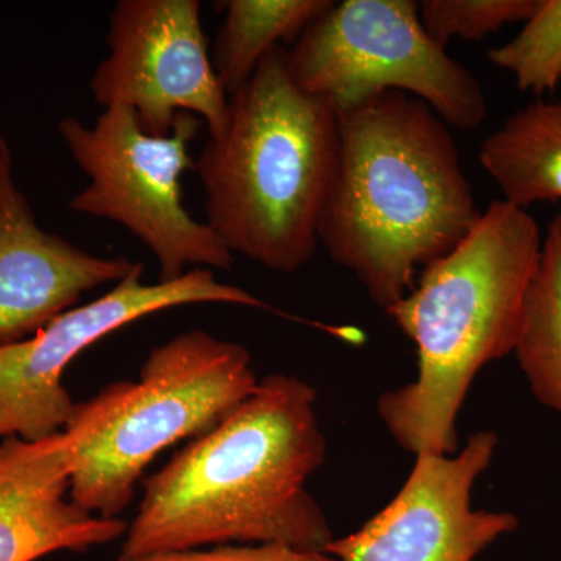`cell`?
I'll return each mask as SVG.
<instances>
[{
	"mask_svg": "<svg viewBox=\"0 0 561 561\" xmlns=\"http://www.w3.org/2000/svg\"><path fill=\"white\" fill-rule=\"evenodd\" d=\"M316 401L297 376L261 379L219 426L146 482L119 560L260 542L327 551L334 535L306 489L327 459Z\"/></svg>",
	"mask_w": 561,
	"mask_h": 561,
	"instance_id": "1",
	"label": "cell"
},
{
	"mask_svg": "<svg viewBox=\"0 0 561 561\" xmlns=\"http://www.w3.org/2000/svg\"><path fill=\"white\" fill-rule=\"evenodd\" d=\"M337 114L341 153L319 242L389 311L481 210L449 125L430 105L383 92Z\"/></svg>",
	"mask_w": 561,
	"mask_h": 561,
	"instance_id": "2",
	"label": "cell"
},
{
	"mask_svg": "<svg viewBox=\"0 0 561 561\" xmlns=\"http://www.w3.org/2000/svg\"><path fill=\"white\" fill-rule=\"evenodd\" d=\"M541 245L527 209L493 202L387 311L419 353L415 381L378 400L379 419L402 449L457 453L456 423L472 381L515 350Z\"/></svg>",
	"mask_w": 561,
	"mask_h": 561,
	"instance_id": "3",
	"label": "cell"
},
{
	"mask_svg": "<svg viewBox=\"0 0 561 561\" xmlns=\"http://www.w3.org/2000/svg\"><path fill=\"white\" fill-rule=\"evenodd\" d=\"M341 153L339 114L275 47L230 94L228 124L195 162L206 224L231 251L294 273L312 260Z\"/></svg>",
	"mask_w": 561,
	"mask_h": 561,
	"instance_id": "4",
	"label": "cell"
},
{
	"mask_svg": "<svg viewBox=\"0 0 561 561\" xmlns=\"http://www.w3.org/2000/svg\"><path fill=\"white\" fill-rule=\"evenodd\" d=\"M250 351L202 330L157 348L138 381L108 383L70 416V500L119 518L147 467L171 446L194 440L230 416L256 390Z\"/></svg>",
	"mask_w": 561,
	"mask_h": 561,
	"instance_id": "5",
	"label": "cell"
},
{
	"mask_svg": "<svg viewBox=\"0 0 561 561\" xmlns=\"http://www.w3.org/2000/svg\"><path fill=\"white\" fill-rule=\"evenodd\" d=\"M202 124L181 113L169 135H150L121 105L102 110L92 125L77 117L58 122L70 157L90 179L69 209L130 231L157 260L160 283L191 268L228 272L234 265V254L183 203L181 179L195 171L190 147Z\"/></svg>",
	"mask_w": 561,
	"mask_h": 561,
	"instance_id": "6",
	"label": "cell"
},
{
	"mask_svg": "<svg viewBox=\"0 0 561 561\" xmlns=\"http://www.w3.org/2000/svg\"><path fill=\"white\" fill-rule=\"evenodd\" d=\"M287 62L302 90L335 110L402 92L463 131L489 111L474 73L427 35L412 0L332 2L287 49Z\"/></svg>",
	"mask_w": 561,
	"mask_h": 561,
	"instance_id": "7",
	"label": "cell"
},
{
	"mask_svg": "<svg viewBox=\"0 0 561 561\" xmlns=\"http://www.w3.org/2000/svg\"><path fill=\"white\" fill-rule=\"evenodd\" d=\"M144 264L98 300L73 306L31 337L0 345V440L38 442L68 426L77 402L62 383L70 362L106 335L144 317L180 306L219 302L268 309L253 294L220 283L209 268H191L179 279L146 284Z\"/></svg>",
	"mask_w": 561,
	"mask_h": 561,
	"instance_id": "8",
	"label": "cell"
},
{
	"mask_svg": "<svg viewBox=\"0 0 561 561\" xmlns=\"http://www.w3.org/2000/svg\"><path fill=\"white\" fill-rule=\"evenodd\" d=\"M198 0H119L111 11L108 55L95 68L92 98L131 110L150 135H169L181 113L194 114L209 138L228 124L230 98L220 83Z\"/></svg>",
	"mask_w": 561,
	"mask_h": 561,
	"instance_id": "9",
	"label": "cell"
},
{
	"mask_svg": "<svg viewBox=\"0 0 561 561\" xmlns=\"http://www.w3.org/2000/svg\"><path fill=\"white\" fill-rule=\"evenodd\" d=\"M496 448L497 435L481 431L459 454L415 456L397 496L327 552L335 561H474L519 524L511 512L471 507V491Z\"/></svg>",
	"mask_w": 561,
	"mask_h": 561,
	"instance_id": "10",
	"label": "cell"
},
{
	"mask_svg": "<svg viewBox=\"0 0 561 561\" xmlns=\"http://www.w3.org/2000/svg\"><path fill=\"white\" fill-rule=\"evenodd\" d=\"M135 264L88 253L43 230L14 179L10 144L0 136V345L31 337L81 295L119 283Z\"/></svg>",
	"mask_w": 561,
	"mask_h": 561,
	"instance_id": "11",
	"label": "cell"
},
{
	"mask_svg": "<svg viewBox=\"0 0 561 561\" xmlns=\"http://www.w3.org/2000/svg\"><path fill=\"white\" fill-rule=\"evenodd\" d=\"M68 432L38 442L0 440V561H36L119 540L128 524L83 511L69 496Z\"/></svg>",
	"mask_w": 561,
	"mask_h": 561,
	"instance_id": "12",
	"label": "cell"
},
{
	"mask_svg": "<svg viewBox=\"0 0 561 561\" xmlns=\"http://www.w3.org/2000/svg\"><path fill=\"white\" fill-rule=\"evenodd\" d=\"M479 160L511 205L561 201V95L516 110L483 140Z\"/></svg>",
	"mask_w": 561,
	"mask_h": 561,
	"instance_id": "13",
	"label": "cell"
},
{
	"mask_svg": "<svg viewBox=\"0 0 561 561\" xmlns=\"http://www.w3.org/2000/svg\"><path fill=\"white\" fill-rule=\"evenodd\" d=\"M334 0H230L214 41V70L228 94L278 46H294Z\"/></svg>",
	"mask_w": 561,
	"mask_h": 561,
	"instance_id": "14",
	"label": "cell"
},
{
	"mask_svg": "<svg viewBox=\"0 0 561 561\" xmlns=\"http://www.w3.org/2000/svg\"><path fill=\"white\" fill-rule=\"evenodd\" d=\"M513 356L535 400L561 416V213L542 238Z\"/></svg>",
	"mask_w": 561,
	"mask_h": 561,
	"instance_id": "15",
	"label": "cell"
},
{
	"mask_svg": "<svg viewBox=\"0 0 561 561\" xmlns=\"http://www.w3.org/2000/svg\"><path fill=\"white\" fill-rule=\"evenodd\" d=\"M489 60L512 73L522 91H556L561 83V0H541L523 31L491 49Z\"/></svg>",
	"mask_w": 561,
	"mask_h": 561,
	"instance_id": "16",
	"label": "cell"
},
{
	"mask_svg": "<svg viewBox=\"0 0 561 561\" xmlns=\"http://www.w3.org/2000/svg\"><path fill=\"white\" fill-rule=\"evenodd\" d=\"M541 0H424L419 14L424 31L446 49L449 41H481L508 24L526 22Z\"/></svg>",
	"mask_w": 561,
	"mask_h": 561,
	"instance_id": "17",
	"label": "cell"
},
{
	"mask_svg": "<svg viewBox=\"0 0 561 561\" xmlns=\"http://www.w3.org/2000/svg\"><path fill=\"white\" fill-rule=\"evenodd\" d=\"M128 561H335L327 551H308L279 542L220 545L213 548L153 553Z\"/></svg>",
	"mask_w": 561,
	"mask_h": 561,
	"instance_id": "18",
	"label": "cell"
}]
</instances>
